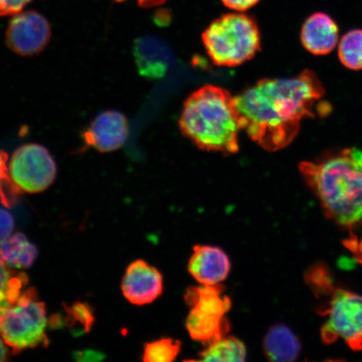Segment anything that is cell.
Wrapping results in <instances>:
<instances>
[{
	"mask_svg": "<svg viewBox=\"0 0 362 362\" xmlns=\"http://www.w3.org/2000/svg\"><path fill=\"white\" fill-rule=\"evenodd\" d=\"M324 95L318 76L305 70L296 78L262 79L235 101L249 138L266 151H278L293 141L305 117L315 116V104Z\"/></svg>",
	"mask_w": 362,
	"mask_h": 362,
	"instance_id": "1",
	"label": "cell"
},
{
	"mask_svg": "<svg viewBox=\"0 0 362 362\" xmlns=\"http://www.w3.org/2000/svg\"><path fill=\"white\" fill-rule=\"evenodd\" d=\"M179 124L183 135L202 151L224 155L239 151L241 122L235 98L226 89L206 85L189 95Z\"/></svg>",
	"mask_w": 362,
	"mask_h": 362,
	"instance_id": "2",
	"label": "cell"
},
{
	"mask_svg": "<svg viewBox=\"0 0 362 362\" xmlns=\"http://www.w3.org/2000/svg\"><path fill=\"white\" fill-rule=\"evenodd\" d=\"M300 171L328 218L347 228L362 223V170L345 149L318 161L302 162Z\"/></svg>",
	"mask_w": 362,
	"mask_h": 362,
	"instance_id": "3",
	"label": "cell"
},
{
	"mask_svg": "<svg viewBox=\"0 0 362 362\" xmlns=\"http://www.w3.org/2000/svg\"><path fill=\"white\" fill-rule=\"evenodd\" d=\"M207 55L216 66L234 67L252 60L261 49L257 22L241 12L225 13L202 35Z\"/></svg>",
	"mask_w": 362,
	"mask_h": 362,
	"instance_id": "4",
	"label": "cell"
},
{
	"mask_svg": "<svg viewBox=\"0 0 362 362\" xmlns=\"http://www.w3.org/2000/svg\"><path fill=\"white\" fill-rule=\"evenodd\" d=\"M47 310L33 288L25 289L18 300L0 316V334L13 352L47 346Z\"/></svg>",
	"mask_w": 362,
	"mask_h": 362,
	"instance_id": "5",
	"label": "cell"
},
{
	"mask_svg": "<svg viewBox=\"0 0 362 362\" xmlns=\"http://www.w3.org/2000/svg\"><path fill=\"white\" fill-rule=\"evenodd\" d=\"M328 304L322 308V315L328 317L321 328V338L325 344L338 339L351 350H362V296L359 294L336 288Z\"/></svg>",
	"mask_w": 362,
	"mask_h": 362,
	"instance_id": "6",
	"label": "cell"
},
{
	"mask_svg": "<svg viewBox=\"0 0 362 362\" xmlns=\"http://www.w3.org/2000/svg\"><path fill=\"white\" fill-rule=\"evenodd\" d=\"M8 173L21 191L39 193L47 189L56 180L57 166L47 148L30 143L13 153L8 163Z\"/></svg>",
	"mask_w": 362,
	"mask_h": 362,
	"instance_id": "7",
	"label": "cell"
},
{
	"mask_svg": "<svg viewBox=\"0 0 362 362\" xmlns=\"http://www.w3.org/2000/svg\"><path fill=\"white\" fill-rule=\"evenodd\" d=\"M51 25L37 11H21L8 22L6 40L8 47L17 55L33 57L47 47L51 40Z\"/></svg>",
	"mask_w": 362,
	"mask_h": 362,
	"instance_id": "8",
	"label": "cell"
},
{
	"mask_svg": "<svg viewBox=\"0 0 362 362\" xmlns=\"http://www.w3.org/2000/svg\"><path fill=\"white\" fill-rule=\"evenodd\" d=\"M129 122L119 111L106 110L99 113L81 133L88 148L101 153H111L124 146L129 137Z\"/></svg>",
	"mask_w": 362,
	"mask_h": 362,
	"instance_id": "9",
	"label": "cell"
},
{
	"mask_svg": "<svg viewBox=\"0 0 362 362\" xmlns=\"http://www.w3.org/2000/svg\"><path fill=\"white\" fill-rule=\"evenodd\" d=\"M164 289L163 276L146 261L136 260L129 264L122 280V291L127 300L144 305L157 300Z\"/></svg>",
	"mask_w": 362,
	"mask_h": 362,
	"instance_id": "10",
	"label": "cell"
},
{
	"mask_svg": "<svg viewBox=\"0 0 362 362\" xmlns=\"http://www.w3.org/2000/svg\"><path fill=\"white\" fill-rule=\"evenodd\" d=\"M230 270V262L223 249L210 245L194 247L188 271L199 284H221L228 278Z\"/></svg>",
	"mask_w": 362,
	"mask_h": 362,
	"instance_id": "11",
	"label": "cell"
},
{
	"mask_svg": "<svg viewBox=\"0 0 362 362\" xmlns=\"http://www.w3.org/2000/svg\"><path fill=\"white\" fill-rule=\"evenodd\" d=\"M134 56L140 75L146 78L157 79L168 71L172 54L161 40L146 35L136 40Z\"/></svg>",
	"mask_w": 362,
	"mask_h": 362,
	"instance_id": "12",
	"label": "cell"
},
{
	"mask_svg": "<svg viewBox=\"0 0 362 362\" xmlns=\"http://www.w3.org/2000/svg\"><path fill=\"white\" fill-rule=\"evenodd\" d=\"M339 31L336 22L325 13H315L304 23L301 30V42L308 52L314 55H327L338 42Z\"/></svg>",
	"mask_w": 362,
	"mask_h": 362,
	"instance_id": "13",
	"label": "cell"
},
{
	"mask_svg": "<svg viewBox=\"0 0 362 362\" xmlns=\"http://www.w3.org/2000/svg\"><path fill=\"white\" fill-rule=\"evenodd\" d=\"M221 284L204 285L187 289L185 296V302L191 310L200 313L225 317L232 308V301L223 293Z\"/></svg>",
	"mask_w": 362,
	"mask_h": 362,
	"instance_id": "14",
	"label": "cell"
},
{
	"mask_svg": "<svg viewBox=\"0 0 362 362\" xmlns=\"http://www.w3.org/2000/svg\"><path fill=\"white\" fill-rule=\"evenodd\" d=\"M301 345L292 330L282 324L271 327L264 341V354L270 361H293L300 356Z\"/></svg>",
	"mask_w": 362,
	"mask_h": 362,
	"instance_id": "15",
	"label": "cell"
},
{
	"mask_svg": "<svg viewBox=\"0 0 362 362\" xmlns=\"http://www.w3.org/2000/svg\"><path fill=\"white\" fill-rule=\"evenodd\" d=\"M188 333L194 341L209 344L228 336L230 323L225 317L205 315L191 310L187 320Z\"/></svg>",
	"mask_w": 362,
	"mask_h": 362,
	"instance_id": "16",
	"label": "cell"
},
{
	"mask_svg": "<svg viewBox=\"0 0 362 362\" xmlns=\"http://www.w3.org/2000/svg\"><path fill=\"white\" fill-rule=\"evenodd\" d=\"M37 255V248L21 233L11 234L0 243V259L11 269L30 268Z\"/></svg>",
	"mask_w": 362,
	"mask_h": 362,
	"instance_id": "17",
	"label": "cell"
},
{
	"mask_svg": "<svg viewBox=\"0 0 362 362\" xmlns=\"http://www.w3.org/2000/svg\"><path fill=\"white\" fill-rule=\"evenodd\" d=\"M200 361L216 362H237L246 360L245 345L239 339L226 336L214 342L207 344L200 354Z\"/></svg>",
	"mask_w": 362,
	"mask_h": 362,
	"instance_id": "18",
	"label": "cell"
},
{
	"mask_svg": "<svg viewBox=\"0 0 362 362\" xmlns=\"http://www.w3.org/2000/svg\"><path fill=\"white\" fill-rule=\"evenodd\" d=\"M27 284L25 274L13 272L0 259V316L20 298Z\"/></svg>",
	"mask_w": 362,
	"mask_h": 362,
	"instance_id": "19",
	"label": "cell"
},
{
	"mask_svg": "<svg viewBox=\"0 0 362 362\" xmlns=\"http://www.w3.org/2000/svg\"><path fill=\"white\" fill-rule=\"evenodd\" d=\"M339 57L349 69H362V30L350 31L343 36L339 45Z\"/></svg>",
	"mask_w": 362,
	"mask_h": 362,
	"instance_id": "20",
	"label": "cell"
},
{
	"mask_svg": "<svg viewBox=\"0 0 362 362\" xmlns=\"http://www.w3.org/2000/svg\"><path fill=\"white\" fill-rule=\"evenodd\" d=\"M181 350L179 341L163 338L147 343L144 346L143 360L146 362H171L176 359Z\"/></svg>",
	"mask_w": 362,
	"mask_h": 362,
	"instance_id": "21",
	"label": "cell"
},
{
	"mask_svg": "<svg viewBox=\"0 0 362 362\" xmlns=\"http://www.w3.org/2000/svg\"><path fill=\"white\" fill-rule=\"evenodd\" d=\"M305 282L317 296H330L337 288L334 287L329 269L322 264L310 267L305 275Z\"/></svg>",
	"mask_w": 362,
	"mask_h": 362,
	"instance_id": "22",
	"label": "cell"
},
{
	"mask_svg": "<svg viewBox=\"0 0 362 362\" xmlns=\"http://www.w3.org/2000/svg\"><path fill=\"white\" fill-rule=\"evenodd\" d=\"M21 189L13 182L8 173V155L0 151V201L4 206L11 207L18 201Z\"/></svg>",
	"mask_w": 362,
	"mask_h": 362,
	"instance_id": "23",
	"label": "cell"
},
{
	"mask_svg": "<svg viewBox=\"0 0 362 362\" xmlns=\"http://www.w3.org/2000/svg\"><path fill=\"white\" fill-rule=\"evenodd\" d=\"M67 314L69 315L72 327L81 325V330H84L85 332L92 327L94 320L93 315L88 305L76 303L68 308Z\"/></svg>",
	"mask_w": 362,
	"mask_h": 362,
	"instance_id": "24",
	"label": "cell"
},
{
	"mask_svg": "<svg viewBox=\"0 0 362 362\" xmlns=\"http://www.w3.org/2000/svg\"><path fill=\"white\" fill-rule=\"evenodd\" d=\"M31 1L33 0H0V17L15 16Z\"/></svg>",
	"mask_w": 362,
	"mask_h": 362,
	"instance_id": "25",
	"label": "cell"
},
{
	"mask_svg": "<svg viewBox=\"0 0 362 362\" xmlns=\"http://www.w3.org/2000/svg\"><path fill=\"white\" fill-rule=\"evenodd\" d=\"M15 226L12 215L6 209L0 208V243L10 237Z\"/></svg>",
	"mask_w": 362,
	"mask_h": 362,
	"instance_id": "26",
	"label": "cell"
},
{
	"mask_svg": "<svg viewBox=\"0 0 362 362\" xmlns=\"http://www.w3.org/2000/svg\"><path fill=\"white\" fill-rule=\"evenodd\" d=\"M343 244L354 255L356 260L362 264V234L360 238L351 234Z\"/></svg>",
	"mask_w": 362,
	"mask_h": 362,
	"instance_id": "27",
	"label": "cell"
},
{
	"mask_svg": "<svg viewBox=\"0 0 362 362\" xmlns=\"http://www.w3.org/2000/svg\"><path fill=\"white\" fill-rule=\"evenodd\" d=\"M226 7L237 12H243L255 7L260 0H221Z\"/></svg>",
	"mask_w": 362,
	"mask_h": 362,
	"instance_id": "28",
	"label": "cell"
},
{
	"mask_svg": "<svg viewBox=\"0 0 362 362\" xmlns=\"http://www.w3.org/2000/svg\"><path fill=\"white\" fill-rule=\"evenodd\" d=\"M75 357L76 360L81 361H100L104 358V355L100 352L95 351H83L75 352Z\"/></svg>",
	"mask_w": 362,
	"mask_h": 362,
	"instance_id": "29",
	"label": "cell"
},
{
	"mask_svg": "<svg viewBox=\"0 0 362 362\" xmlns=\"http://www.w3.org/2000/svg\"><path fill=\"white\" fill-rule=\"evenodd\" d=\"M345 151L351 160L362 170V151L357 148H347Z\"/></svg>",
	"mask_w": 362,
	"mask_h": 362,
	"instance_id": "30",
	"label": "cell"
},
{
	"mask_svg": "<svg viewBox=\"0 0 362 362\" xmlns=\"http://www.w3.org/2000/svg\"><path fill=\"white\" fill-rule=\"evenodd\" d=\"M116 2H124L125 0H115ZM139 6L146 8L158 7L164 4L167 0H136Z\"/></svg>",
	"mask_w": 362,
	"mask_h": 362,
	"instance_id": "31",
	"label": "cell"
},
{
	"mask_svg": "<svg viewBox=\"0 0 362 362\" xmlns=\"http://www.w3.org/2000/svg\"><path fill=\"white\" fill-rule=\"evenodd\" d=\"M8 356H10L8 346L6 345V342L4 341L1 334H0V361H7Z\"/></svg>",
	"mask_w": 362,
	"mask_h": 362,
	"instance_id": "32",
	"label": "cell"
}]
</instances>
